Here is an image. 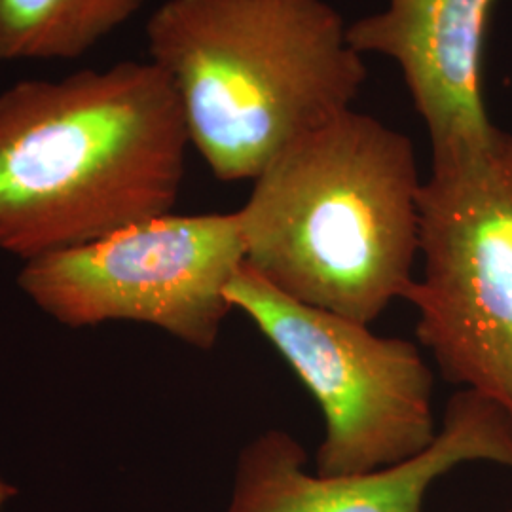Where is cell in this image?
Segmentation results:
<instances>
[{
    "mask_svg": "<svg viewBox=\"0 0 512 512\" xmlns=\"http://www.w3.org/2000/svg\"><path fill=\"white\" fill-rule=\"evenodd\" d=\"M497 0H389L348 25L357 54L397 63L431 147L495 128L482 97V52Z\"/></svg>",
    "mask_w": 512,
    "mask_h": 512,
    "instance_id": "8",
    "label": "cell"
},
{
    "mask_svg": "<svg viewBox=\"0 0 512 512\" xmlns=\"http://www.w3.org/2000/svg\"><path fill=\"white\" fill-rule=\"evenodd\" d=\"M433 148L420 188V274L404 296L448 384L512 425V131Z\"/></svg>",
    "mask_w": 512,
    "mask_h": 512,
    "instance_id": "4",
    "label": "cell"
},
{
    "mask_svg": "<svg viewBox=\"0 0 512 512\" xmlns=\"http://www.w3.org/2000/svg\"><path fill=\"white\" fill-rule=\"evenodd\" d=\"M473 461L512 471V425L494 404L459 389L423 454L366 475L308 471V454L296 437L277 427L262 431L239 452L222 512H425L433 484Z\"/></svg>",
    "mask_w": 512,
    "mask_h": 512,
    "instance_id": "7",
    "label": "cell"
},
{
    "mask_svg": "<svg viewBox=\"0 0 512 512\" xmlns=\"http://www.w3.org/2000/svg\"><path fill=\"white\" fill-rule=\"evenodd\" d=\"M147 42L222 183L255 181L294 139L353 109L368 76L327 0H165Z\"/></svg>",
    "mask_w": 512,
    "mask_h": 512,
    "instance_id": "3",
    "label": "cell"
},
{
    "mask_svg": "<svg viewBox=\"0 0 512 512\" xmlns=\"http://www.w3.org/2000/svg\"><path fill=\"white\" fill-rule=\"evenodd\" d=\"M414 143L346 110L283 148L239 209L245 264L279 293L372 325L420 260Z\"/></svg>",
    "mask_w": 512,
    "mask_h": 512,
    "instance_id": "2",
    "label": "cell"
},
{
    "mask_svg": "<svg viewBox=\"0 0 512 512\" xmlns=\"http://www.w3.org/2000/svg\"><path fill=\"white\" fill-rule=\"evenodd\" d=\"M190 145L150 59L0 93V249L25 260L171 213Z\"/></svg>",
    "mask_w": 512,
    "mask_h": 512,
    "instance_id": "1",
    "label": "cell"
},
{
    "mask_svg": "<svg viewBox=\"0 0 512 512\" xmlns=\"http://www.w3.org/2000/svg\"><path fill=\"white\" fill-rule=\"evenodd\" d=\"M501 512H512V507H511V509H505V511H501Z\"/></svg>",
    "mask_w": 512,
    "mask_h": 512,
    "instance_id": "11",
    "label": "cell"
},
{
    "mask_svg": "<svg viewBox=\"0 0 512 512\" xmlns=\"http://www.w3.org/2000/svg\"><path fill=\"white\" fill-rule=\"evenodd\" d=\"M226 296L319 404L325 435L315 473H374L418 458L435 442V376L414 342L293 300L247 264Z\"/></svg>",
    "mask_w": 512,
    "mask_h": 512,
    "instance_id": "5",
    "label": "cell"
},
{
    "mask_svg": "<svg viewBox=\"0 0 512 512\" xmlns=\"http://www.w3.org/2000/svg\"><path fill=\"white\" fill-rule=\"evenodd\" d=\"M16 495H18V488L0 476V512H4L8 501L14 499Z\"/></svg>",
    "mask_w": 512,
    "mask_h": 512,
    "instance_id": "10",
    "label": "cell"
},
{
    "mask_svg": "<svg viewBox=\"0 0 512 512\" xmlns=\"http://www.w3.org/2000/svg\"><path fill=\"white\" fill-rule=\"evenodd\" d=\"M245 258L238 211L167 213L25 260L18 285L67 327L145 323L209 351L234 310L226 291Z\"/></svg>",
    "mask_w": 512,
    "mask_h": 512,
    "instance_id": "6",
    "label": "cell"
},
{
    "mask_svg": "<svg viewBox=\"0 0 512 512\" xmlns=\"http://www.w3.org/2000/svg\"><path fill=\"white\" fill-rule=\"evenodd\" d=\"M145 0H0V63L73 61L128 23Z\"/></svg>",
    "mask_w": 512,
    "mask_h": 512,
    "instance_id": "9",
    "label": "cell"
}]
</instances>
